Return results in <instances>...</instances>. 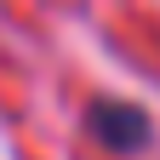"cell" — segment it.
Here are the masks:
<instances>
[{"label":"cell","mask_w":160,"mask_h":160,"mask_svg":"<svg viewBox=\"0 0 160 160\" xmlns=\"http://www.w3.org/2000/svg\"><path fill=\"white\" fill-rule=\"evenodd\" d=\"M92 132L103 137L109 149L132 154V149H143V137H149V120L137 114V109H126V103H97V109H92Z\"/></svg>","instance_id":"obj_1"}]
</instances>
